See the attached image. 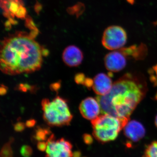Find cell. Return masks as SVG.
<instances>
[{"label":"cell","mask_w":157,"mask_h":157,"mask_svg":"<svg viewBox=\"0 0 157 157\" xmlns=\"http://www.w3.org/2000/svg\"><path fill=\"white\" fill-rule=\"evenodd\" d=\"M113 83L109 76L103 73L96 75L93 80V89L98 95L104 96L111 90Z\"/></svg>","instance_id":"obj_10"},{"label":"cell","mask_w":157,"mask_h":157,"mask_svg":"<svg viewBox=\"0 0 157 157\" xmlns=\"http://www.w3.org/2000/svg\"><path fill=\"white\" fill-rule=\"evenodd\" d=\"M76 81L77 83H84V82L85 79H84V76L83 74H79V75H77L76 76Z\"/></svg>","instance_id":"obj_19"},{"label":"cell","mask_w":157,"mask_h":157,"mask_svg":"<svg viewBox=\"0 0 157 157\" xmlns=\"http://www.w3.org/2000/svg\"><path fill=\"white\" fill-rule=\"evenodd\" d=\"M79 109L83 117L91 121L99 116L101 113L100 104L97 99L93 98H86L82 101Z\"/></svg>","instance_id":"obj_8"},{"label":"cell","mask_w":157,"mask_h":157,"mask_svg":"<svg viewBox=\"0 0 157 157\" xmlns=\"http://www.w3.org/2000/svg\"><path fill=\"white\" fill-rule=\"evenodd\" d=\"M83 58L82 52L75 45L68 46L63 52V61L67 66L70 67L79 66L82 62Z\"/></svg>","instance_id":"obj_11"},{"label":"cell","mask_w":157,"mask_h":157,"mask_svg":"<svg viewBox=\"0 0 157 157\" xmlns=\"http://www.w3.org/2000/svg\"><path fill=\"white\" fill-rule=\"evenodd\" d=\"M153 70L157 78V64L155 66L153 67Z\"/></svg>","instance_id":"obj_22"},{"label":"cell","mask_w":157,"mask_h":157,"mask_svg":"<svg viewBox=\"0 0 157 157\" xmlns=\"http://www.w3.org/2000/svg\"><path fill=\"white\" fill-rule=\"evenodd\" d=\"M47 147L45 157H72V144L64 138L56 140L52 134L46 141Z\"/></svg>","instance_id":"obj_6"},{"label":"cell","mask_w":157,"mask_h":157,"mask_svg":"<svg viewBox=\"0 0 157 157\" xmlns=\"http://www.w3.org/2000/svg\"><path fill=\"white\" fill-rule=\"evenodd\" d=\"M81 155V152L79 151H76L73 152L72 157H80Z\"/></svg>","instance_id":"obj_20"},{"label":"cell","mask_w":157,"mask_h":157,"mask_svg":"<svg viewBox=\"0 0 157 157\" xmlns=\"http://www.w3.org/2000/svg\"><path fill=\"white\" fill-rule=\"evenodd\" d=\"M42 47L32 36L14 35L2 42L0 68L11 76L33 73L42 67Z\"/></svg>","instance_id":"obj_2"},{"label":"cell","mask_w":157,"mask_h":157,"mask_svg":"<svg viewBox=\"0 0 157 157\" xmlns=\"http://www.w3.org/2000/svg\"><path fill=\"white\" fill-rule=\"evenodd\" d=\"M83 141L86 144L90 145L93 142V138L89 134H85L82 136Z\"/></svg>","instance_id":"obj_17"},{"label":"cell","mask_w":157,"mask_h":157,"mask_svg":"<svg viewBox=\"0 0 157 157\" xmlns=\"http://www.w3.org/2000/svg\"><path fill=\"white\" fill-rule=\"evenodd\" d=\"M42 107L43 119L48 125L59 127L70 125L73 117L63 98L57 97L52 101L43 99Z\"/></svg>","instance_id":"obj_4"},{"label":"cell","mask_w":157,"mask_h":157,"mask_svg":"<svg viewBox=\"0 0 157 157\" xmlns=\"http://www.w3.org/2000/svg\"><path fill=\"white\" fill-rule=\"evenodd\" d=\"M154 24L155 25H157V21H156L154 23Z\"/></svg>","instance_id":"obj_24"},{"label":"cell","mask_w":157,"mask_h":157,"mask_svg":"<svg viewBox=\"0 0 157 157\" xmlns=\"http://www.w3.org/2000/svg\"><path fill=\"white\" fill-rule=\"evenodd\" d=\"M127 39L126 32L122 27L111 25L104 31L102 37V45L108 50H117L124 47Z\"/></svg>","instance_id":"obj_5"},{"label":"cell","mask_w":157,"mask_h":157,"mask_svg":"<svg viewBox=\"0 0 157 157\" xmlns=\"http://www.w3.org/2000/svg\"><path fill=\"white\" fill-rule=\"evenodd\" d=\"M147 91L146 82L137 73L125 74L113 83L106 95L96 97L102 114H108L128 120Z\"/></svg>","instance_id":"obj_1"},{"label":"cell","mask_w":157,"mask_h":157,"mask_svg":"<svg viewBox=\"0 0 157 157\" xmlns=\"http://www.w3.org/2000/svg\"><path fill=\"white\" fill-rule=\"evenodd\" d=\"M143 157H157V141H154L147 147Z\"/></svg>","instance_id":"obj_14"},{"label":"cell","mask_w":157,"mask_h":157,"mask_svg":"<svg viewBox=\"0 0 157 157\" xmlns=\"http://www.w3.org/2000/svg\"><path fill=\"white\" fill-rule=\"evenodd\" d=\"M124 134L130 140V143H136L144 137L145 129L139 122L137 121H128L124 128Z\"/></svg>","instance_id":"obj_9"},{"label":"cell","mask_w":157,"mask_h":157,"mask_svg":"<svg viewBox=\"0 0 157 157\" xmlns=\"http://www.w3.org/2000/svg\"><path fill=\"white\" fill-rule=\"evenodd\" d=\"M51 132L48 129L43 128H37L35 131L34 135V138L36 141H47L51 136Z\"/></svg>","instance_id":"obj_12"},{"label":"cell","mask_w":157,"mask_h":157,"mask_svg":"<svg viewBox=\"0 0 157 157\" xmlns=\"http://www.w3.org/2000/svg\"><path fill=\"white\" fill-rule=\"evenodd\" d=\"M35 123H35V121H29L26 122V126L28 127H32L35 125Z\"/></svg>","instance_id":"obj_21"},{"label":"cell","mask_w":157,"mask_h":157,"mask_svg":"<svg viewBox=\"0 0 157 157\" xmlns=\"http://www.w3.org/2000/svg\"><path fill=\"white\" fill-rule=\"evenodd\" d=\"M20 152L23 157H30L33 154V149L29 145H23L21 148Z\"/></svg>","instance_id":"obj_15"},{"label":"cell","mask_w":157,"mask_h":157,"mask_svg":"<svg viewBox=\"0 0 157 157\" xmlns=\"http://www.w3.org/2000/svg\"><path fill=\"white\" fill-rule=\"evenodd\" d=\"M128 121L109 114H102L91 121L93 135L101 143L113 141L116 139Z\"/></svg>","instance_id":"obj_3"},{"label":"cell","mask_w":157,"mask_h":157,"mask_svg":"<svg viewBox=\"0 0 157 157\" xmlns=\"http://www.w3.org/2000/svg\"><path fill=\"white\" fill-rule=\"evenodd\" d=\"M47 147V142L45 141H39L37 143V147L39 150L41 151H46Z\"/></svg>","instance_id":"obj_16"},{"label":"cell","mask_w":157,"mask_h":157,"mask_svg":"<svg viewBox=\"0 0 157 157\" xmlns=\"http://www.w3.org/2000/svg\"><path fill=\"white\" fill-rule=\"evenodd\" d=\"M14 130L17 132H21L25 129L24 124L22 123H18L14 125Z\"/></svg>","instance_id":"obj_18"},{"label":"cell","mask_w":157,"mask_h":157,"mask_svg":"<svg viewBox=\"0 0 157 157\" xmlns=\"http://www.w3.org/2000/svg\"><path fill=\"white\" fill-rule=\"evenodd\" d=\"M127 56L121 49L107 54L104 59L106 69L112 72L123 70L127 65Z\"/></svg>","instance_id":"obj_7"},{"label":"cell","mask_w":157,"mask_h":157,"mask_svg":"<svg viewBox=\"0 0 157 157\" xmlns=\"http://www.w3.org/2000/svg\"><path fill=\"white\" fill-rule=\"evenodd\" d=\"M13 140L14 139L11 138L7 143L3 145L0 153V157H14L11 145Z\"/></svg>","instance_id":"obj_13"},{"label":"cell","mask_w":157,"mask_h":157,"mask_svg":"<svg viewBox=\"0 0 157 157\" xmlns=\"http://www.w3.org/2000/svg\"><path fill=\"white\" fill-rule=\"evenodd\" d=\"M155 124L157 128V115L155 117Z\"/></svg>","instance_id":"obj_23"}]
</instances>
